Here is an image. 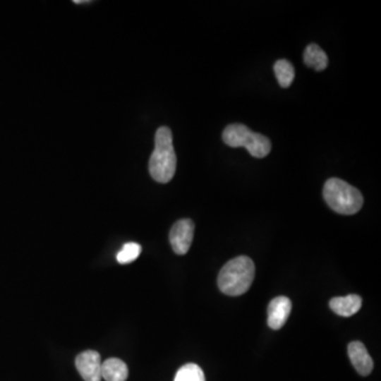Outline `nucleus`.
<instances>
[{
    "label": "nucleus",
    "mask_w": 381,
    "mask_h": 381,
    "mask_svg": "<svg viewBox=\"0 0 381 381\" xmlns=\"http://www.w3.org/2000/svg\"><path fill=\"white\" fill-rule=\"evenodd\" d=\"M303 59H304V63L306 64V66L313 68L317 71H323L327 68V55L318 44H311L307 46Z\"/></svg>",
    "instance_id": "nucleus-11"
},
{
    "label": "nucleus",
    "mask_w": 381,
    "mask_h": 381,
    "mask_svg": "<svg viewBox=\"0 0 381 381\" xmlns=\"http://www.w3.org/2000/svg\"><path fill=\"white\" fill-rule=\"evenodd\" d=\"M273 70H274V74L279 86L283 87V88H288L294 82V66L286 59H279V61H275Z\"/></svg>",
    "instance_id": "nucleus-12"
},
{
    "label": "nucleus",
    "mask_w": 381,
    "mask_h": 381,
    "mask_svg": "<svg viewBox=\"0 0 381 381\" xmlns=\"http://www.w3.org/2000/svg\"><path fill=\"white\" fill-rule=\"evenodd\" d=\"M141 246L137 243H126L122 249L116 254V260L120 264L125 265L133 262L141 254Z\"/></svg>",
    "instance_id": "nucleus-14"
},
{
    "label": "nucleus",
    "mask_w": 381,
    "mask_h": 381,
    "mask_svg": "<svg viewBox=\"0 0 381 381\" xmlns=\"http://www.w3.org/2000/svg\"><path fill=\"white\" fill-rule=\"evenodd\" d=\"M174 381H205L202 370L197 364L188 363L178 370Z\"/></svg>",
    "instance_id": "nucleus-13"
},
{
    "label": "nucleus",
    "mask_w": 381,
    "mask_h": 381,
    "mask_svg": "<svg viewBox=\"0 0 381 381\" xmlns=\"http://www.w3.org/2000/svg\"><path fill=\"white\" fill-rule=\"evenodd\" d=\"M347 351H349V357L351 364L357 370L358 374L361 375V376H368L372 373L374 362H373L372 357H370L363 343L359 342V341L349 343Z\"/></svg>",
    "instance_id": "nucleus-8"
},
{
    "label": "nucleus",
    "mask_w": 381,
    "mask_h": 381,
    "mask_svg": "<svg viewBox=\"0 0 381 381\" xmlns=\"http://www.w3.org/2000/svg\"><path fill=\"white\" fill-rule=\"evenodd\" d=\"M323 196L330 209L343 215L357 213L363 205L360 190L339 178H330L325 182Z\"/></svg>",
    "instance_id": "nucleus-3"
},
{
    "label": "nucleus",
    "mask_w": 381,
    "mask_h": 381,
    "mask_svg": "<svg viewBox=\"0 0 381 381\" xmlns=\"http://www.w3.org/2000/svg\"><path fill=\"white\" fill-rule=\"evenodd\" d=\"M222 140L231 147H246L255 158H264L271 150V142L268 138L254 133L239 123L228 125L222 133Z\"/></svg>",
    "instance_id": "nucleus-4"
},
{
    "label": "nucleus",
    "mask_w": 381,
    "mask_h": 381,
    "mask_svg": "<svg viewBox=\"0 0 381 381\" xmlns=\"http://www.w3.org/2000/svg\"><path fill=\"white\" fill-rule=\"evenodd\" d=\"M128 368L118 358H109L102 362V378L106 381H126Z\"/></svg>",
    "instance_id": "nucleus-10"
},
{
    "label": "nucleus",
    "mask_w": 381,
    "mask_h": 381,
    "mask_svg": "<svg viewBox=\"0 0 381 381\" xmlns=\"http://www.w3.org/2000/svg\"><path fill=\"white\" fill-rule=\"evenodd\" d=\"M255 275V266L248 256H238L229 260L218 275V287L226 296H237L251 287Z\"/></svg>",
    "instance_id": "nucleus-2"
},
{
    "label": "nucleus",
    "mask_w": 381,
    "mask_h": 381,
    "mask_svg": "<svg viewBox=\"0 0 381 381\" xmlns=\"http://www.w3.org/2000/svg\"><path fill=\"white\" fill-rule=\"evenodd\" d=\"M362 306V300L357 294L337 296L329 301V307L334 313L341 317H351L357 313Z\"/></svg>",
    "instance_id": "nucleus-9"
},
{
    "label": "nucleus",
    "mask_w": 381,
    "mask_h": 381,
    "mask_svg": "<svg viewBox=\"0 0 381 381\" xmlns=\"http://www.w3.org/2000/svg\"><path fill=\"white\" fill-rule=\"evenodd\" d=\"M75 366L85 381L102 380L101 356L95 351H85L76 357Z\"/></svg>",
    "instance_id": "nucleus-6"
},
{
    "label": "nucleus",
    "mask_w": 381,
    "mask_h": 381,
    "mask_svg": "<svg viewBox=\"0 0 381 381\" xmlns=\"http://www.w3.org/2000/svg\"><path fill=\"white\" fill-rule=\"evenodd\" d=\"M291 301L287 296H277L271 300L267 309L269 327L274 330L283 327L291 313Z\"/></svg>",
    "instance_id": "nucleus-7"
},
{
    "label": "nucleus",
    "mask_w": 381,
    "mask_h": 381,
    "mask_svg": "<svg viewBox=\"0 0 381 381\" xmlns=\"http://www.w3.org/2000/svg\"><path fill=\"white\" fill-rule=\"evenodd\" d=\"M177 158L173 146V135L167 126L160 127L155 135V148L148 162L150 176L159 183H167L175 175Z\"/></svg>",
    "instance_id": "nucleus-1"
},
{
    "label": "nucleus",
    "mask_w": 381,
    "mask_h": 381,
    "mask_svg": "<svg viewBox=\"0 0 381 381\" xmlns=\"http://www.w3.org/2000/svg\"><path fill=\"white\" fill-rule=\"evenodd\" d=\"M74 4H88L89 0H74Z\"/></svg>",
    "instance_id": "nucleus-15"
},
{
    "label": "nucleus",
    "mask_w": 381,
    "mask_h": 381,
    "mask_svg": "<svg viewBox=\"0 0 381 381\" xmlns=\"http://www.w3.org/2000/svg\"><path fill=\"white\" fill-rule=\"evenodd\" d=\"M194 222L188 218L178 220L169 232V243L174 252L179 255L188 253L194 237Z\"/></svg>",
    "instance_id": "nucleus-5"
}]
</instances>
